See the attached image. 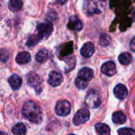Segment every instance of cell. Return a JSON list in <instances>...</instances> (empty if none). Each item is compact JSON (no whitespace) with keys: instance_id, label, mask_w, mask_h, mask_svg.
<instances>
[{"instance_id":"cell-1","label":"cell","mask_w":135,"mask_h":135,"mask_svg":"<svg viewBox=\"0 0 135 135\" xmlns=\"http://www.w3.org/2000/svg\"><path fill=\"white\" fill-rule=\"evenodd\" d=\"M22 115L31 123L40 124L42 122V113L40 108L34 101L30 100L24 104Z\"/></svg>"},{"instance_id":"cell-2","label":"cell","mask_w":135,"mask_h":135,"mask_svg":"<svg viewBox=\"0 0 135 135\" xmlns=\"http://www.w3.org/2000/svg\"><path fill=\"white\" fill-rule=\"evenodd\" d=\"M85 105L91 108H97L101 104V98L99 93L96 90H90L86 94L85 99Z\"/></svg>"},{"instance_id":"cell-3","label":"cell","mask_w":135,"mask_h":135,"mask_svg":"<svg viewBox=\"0 0 135 135\" xmlns=\"http://www.w3.org/2000/svg\"><path fill=\"white\" fill-rule=\"evenodd\" d=\"M53 31V25L50 22H44V23H39L36 26V34L39 36V37L43 39H47Z\"/></svg>"},{"instance_id":"cell-4","label":"cell","mask_w":135,"mask_h":135,"mask_svg":"<svg viewBox=\"0 0 135 135\" xmlns=\"http://www.w3.org/2000/svg\"><path fill=\"white\" fill-rule=\"evenodd\" d=\"M71 106L69 101L67 100H60L56 104L55 106V113L59 116H67L70 113Z\"/></svg>"},{"instance_id":"cell-5","label":"cell","mask_w":135,"mask_h":135,"mask_svg":"<svg viewBox=\"0 0 135 135\" xmlns=\"http://www.w3.org/2000/svg\"><path fill=\"white\" fill-rule=\"evenodd\" d=\"M89 115L90 113L89 112V110L87 109H80L78 112H77V113L74 115V119H73V123L74 125L76 126H79L85 123H86L89 119Z\"/></svg>"},{"instance_id":"cell-6","label":"cell","mask_w":135,"mask_h":135,"mask_svg":"<svg viewBox=\"0 0 135 135\" xmlns=\"http://www.w3.org/2000/svg\"><path fill=\"white\" fill-rule=\"evenodd\" d=\"M26 81L28 85L33 87L36 92H40L41 88V80L40 77L34 72H30L26 75Z\"/></svg>"},{"instance_id":"cell-7","label":"cell","mask_w":135,"mask_h":135,"mask_svg":"<svg viewBox=\"0 0 135 135\" xmlns=\"http://www.w3.org/2000/svg\"><path fill=\"white\" fill-rule=\"evenodd\" d=\"M62 81H63V77L60 73H59L57 71H51L49 74L47 82L51 86H53V87L59 86V85H61V83Z\"/></svg>"},{"instance_id":"cell-8","label":"cell","mask_w":135,"mask_h":135,"mask_svg":"<svg viewBox=\"0 0 135 135\" xmlns=\"http://www.w3.org/2000/svg\"><path fill=\"white\" fill-rule=\"evenodd\" d=\"M101 72L107 76H113L116 74V66L114 62L108 61L101 66Z\"/></svg>"},{"instance_id":"cell-9","label":"cell","mask_w":135,"mask_h":135,"mask_svg":"<svg viewBox=\"0 0 135 135\" xmlns=\"http://www.w3.org/2000/svg\"><path fill=\"white\" fill-rule=\"evenodd\" d=\"M128 94L127 87L123 84H118L114 88V95L119 100H124Z\"/></svg>"},{"instance_id":"cell-10","label":"cell","mask_w":135,"mask_h":135,"mask_svg":"<svg viewBox=\"0 0 135 135\" xmlns=\"http://www.w3.org/2000/svg\"><path fill=\"white\" fill-rule=\"evenodd\" d=\"M83 25L82 22L80 21V19L75 16L73 15L70 17L69 19V23H68V28L71 30H76V31H80L82 29Z\"/></svg>"},{"instance_id":"cell-11","label":"cell","mask_w":135,"mask_h":135,"mask_svg":"<svg viewBox=\"0 0 135 135\" xmlns=\"http://www.w3.org/2000/svg\"><path fill=\"white\" fill-rule=\"evenodd\" d=\"M8 82L11 87L12 89L13 90H17L21 88V84H22V79L21 78L17 75V74H13L11 75L9 79H8Z\"/></svg>"},{"instance_id":"cell-12","label":"cell","mask_w":135,"mask_h":135,"mask_svg":"<svg viewBox=\"0 0 135 135\" xmlns=\"http://www.w3.org/2000/svg\"><path fill=\"white\" fill-rule=\"evenodd\" d=\"M94 51H95L94 45L90 42L85 43L81 49V54L85 58H90L93 55Z\"/></svg>"},{"instance_id":"cell-13","label":"cell","mask_w":135,"mask_h":135,"mask_svg":"<svg viewBox=\"0 0 135 135\" xmlns=\"http://www.w3.org/2000/svg\"><path fill=\"white\" fill-rule=\"evenodd\" d=\"M78 76L85 81H91L93 78L94 76V73L93 70L91 68L89 67H83L82 69H81L78 71Z\"/></svg>"},{"instance_id":"cell-14","label":"cell","mask_w":135,"mask_h":135,"mask_svg":"<svg viewBox=\"0 0 135 135\" xmlns=\"http://www.w3.org/2000/svg\"><path fill=\"white\" fill-rule=\"evenodd\" d=\"M31 60V56L28 52L26 51H22L17 54L16 56V62L18 64L23 65V64H27L30 62Z\"/></svg>"},{"instance_id":"cell-15","label":"cell","mask_w":135,"mask_h":135,"mask_svg":"<svg viewBox=\"0 0 135 135\" xmlns=\"http://www.w3.org/2000/svg\"><path fill=\"white\" fill-rule=\"evenodd\" d=\"M95 129H96V131H97V133L98 134H110V127H109L108 125L104 124V123H99L96 124Z\"/></svg>"},{"instance_id":"cell-16","label":"cell","mask_w":135,"mask_h":135,"mask_svg":"<svg viewBox=\"0 0 135 135\" xmlns=\"http://www.w3.org/2000/svg\"><path fill=\"white\" fill-rule=\"evenodd\" d=\"M112 121L115 124H123L127 121V116L121 112H116L112 115Z\"/></svg>"},{"instance_id":"cell-17","label":"cell","mask_w":135,"mask_h":135,"mask_svg":"<svg viewBox=\"0 0 135 135\" xmlns=\"http://www.w3.org/2000/svg\"><path fill=\"white\" fill-rule=\"evenodd\" d=\"M48 56H49V55H48L47 50L43 48V49H40L36 53V61L38 62H40L41 63V62H44L45 61H47V59H48Z\"/></svg>"},{"instance_id":"cell-18","label":"cell","mask_w":135,"mask_h":135,"mask_svg":"<svg viewBox=\"0 0 135 135\" xmlns=\"http://www.w3.org/2000/svg\"><path fill=\"white\" fill-rule=\"evenodd\" d=\"M132 55L128 52H123L119 56V61L123 65H129L132 62Z\"/></svg>"},{"instance_id":"cell-19","label":"cell","mask_w":135,"mask_h":135,"mask_svg":"<svg viewBox=\"0 0 135 135\" xmlns=\"http://www.w3.org/2000/svg\"><path fill=\"white\" fill-rule=\"evenodd\" d=\"M12 133L16 135H22L26 133V127L23 123H17L12 128Z\"/></svg>"},{"instance_id":"cell-20","label":"cell","mask_w":135,"mask_h":135,"mask_svg":"<svg viewBox=\"0 0 135 135\" xmlns=\"http://www.w3.org/2000/svg\"><path fill=\"white\" fill-rule=\"evenodd\" d=\"M8 6H9V8L10 9V10L17 11L22 7L23 2L21 0H9Z\"/></svg>"},{"instance_id":"cell-21","label":"cell","mask_w":135,"mask_h":135,"mask_svg":"<svg viewBox=\"0 0 135 135\" xmlns=\"http://www.w3.org/2000/svg\"><path fill=\"white\" fill-rule=\"evenodd\" d=\"M40 40L41 39L39 37V36L37 34H34L29 36V38L27 40L26 45L29 47H34L36 44H37Z\"/></svg>"},{"instance_id":"cell-22","label":"cell","mask_w":135,"mask_h":135,"mask_svg":"<svg viewBox=\"0 0 135 135\" xmlns=\"http://www.w3.org/2000/svg\"><path fill=\"white\" fill-rule=\"evenodd\" d=\"M112 42V38L108 34H101L100 36V44L104 46V47H107Z\"/></svg>"},{"instance_id":"cell-23","label":"cell","mask_w":135,"mask_h":135,"mask_svg":"<svg viewBox=\"0 0 135 135\" xmlns=\"http://www.w3.org/2000/svg\"><path fill=\"white\" fill-rule=\"evenodd\" d=\"M75 85L79 89H85L88 85V81H85V80L78 77V78H76V80H75Z\"/></svg>"},{"instance_id":"cell-24","label":"cell","mask_w":135,"mask_h":135,"mask_svg":"<svg viewBox=\"0 0 135 135\" xmlns=\"http://www.w3.org/2000/svg\"><path fill=\"white\" fill-rule=\"evenodd\" d=\"M118 134L122 135H134L135 131L131 128H122L118 131Z\"/></svg>"},{"instance_id":"cell-25","label":"cell","mask_w":135,"mask_h":135,"mask_svg":"<svg viewBox=\"0 0 135 135\" xmlns=\"http://www.w3.org/2000/svg\"><path fill=\"white\" fill-rule=\"evenodd\" d=\"M130 47L133 51L135 52V36L131 40V41L130 43Z\"/></svg>"},{"instance_id":"cell-26","label":"cell","mask_w":135,"mask_h":135,"mask_svg":"<svg viewBox=\"0 0 135 135\" xmlns=\"http://www.w3.org/2000/svg\"><path fill=\"white\" fill-rule=\"evenodd\" d=\"M59 4H64L67 2V0H56Z\"/></svg>"}]
</instances>
